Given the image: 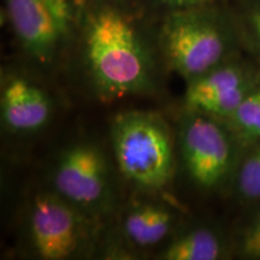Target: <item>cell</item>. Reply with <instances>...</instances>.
<instances>
[{
    "instance_id": "obj_1",
    "label": "cell",
    "mask_w": 260,
    "mask_h": 260,
    "mask_svg": "<svg viewBox=\"0 0 260 260\" xmlns=\"http://www.w3.org/2000/svg\"><path fill=\"white\" fill-rule=\"evenodd\" d=\"M73 16V38L98 95L112 100L153 90L160 59L153 28L124 0L87 5Z\"/></svg>"
},
{
    "instance_id": "obj_2",
    "label": "cell",
    "mask_w": 260,
    "mask_h": 260,
    "mask_svg": "<svg viewBox=\"0 0 260 260\" xmlns=\"http://www.w3.org/2000/svg\"><path fill=\"white\" fill-rule=\"evenodd\" d=\"M153 34L160 59L187 82L245 52L226 2L164 11Z\"/></svg>"
},
{
    "instance_id": "obj_3",
    "label": "cell",
    "mask_w": 260,
    "mask_h": 260,
    "mask_svg": "<svg viewBox=\"0 0 260 260\" xmlns=\"http://www.w3.org/2000/svg\"><path fill=\"white\" fill-rule=\"evenodd\" d=\"M111 141L117 169L130 184L147 193L168 186L174 171V142L160 116L140 111L117 116Z\"/></svg>"
},
{
    "instance_id": "obj_4",
    "label": "cell",
    "mask_w": 260,
    "mask_h": 260,
    "mask_svg": "<svg viewBox=\"0 0 260 260\" xmlns=\"http://www.w3.org/2000/svg\"><path fill=\"white\" fill-rule=\"evenodd\" d=\"M182 162L191 182L205 191L233 183L243 149L225 123L186 111L180 130Z\"/></svg>"
},
{
    "instance_id": "obj_5",
    "label": "cell",
    "mask_w": 260,
    "mask_h": 260,
    "mask_svg": "<svg viewBox=\"0 0 260 260\" xmlns=\"http://www.w3.org/2000/svg\"><path fill=\"white\" fill-rule=\"evenodd\" d=\"M94 222L54 191H41L32 197L27 211L28 247L42 260L76 258L92 245Z\"/></svg>"
},
{
    "instance_id": "obj_6",
    "label": "cell",
    "mask_w": 260,
    "mask_h": 260,
    "mask_svg": "<svg viewBox=\"0 0 260 260\" xmlns=\"http://www.w3.org/2000/svg\"><path fill=\"white\" fill-rule=\"evenodd\" d=\"M110 164L92 141L73 142L58 154L51 170V190L90 218L109 212L115 203Z\"/></svg>"
},
{
    "instance_id": "obj_7",
    "label": "cell",
    "mask_w": 260,
    "mask_h": 260,
    "mask_svg": "<svg viewBox=\"0 0 260 260\" xmlns=\"http://www.w3.org/2000/svg\"><path fill=\"white\" fill-rule=\"evenodd\" d=\"M6 16L19 47L40 67L56 63L73 40L74 17L52 0H4Z\"/></svg>"
},
{
    "instance_id": "obj_8",
    "label": "cell",
    "mask_w": 260,
    "mask_h": 260,
    "mask_svg": "<svg viewBox=\"0 0 260 260\" xmlns=\"http://www.w3.org/2000/svg\"><path fill=\"white\" fill-rule=\"evenodd\" d=\"M260 82V63L242 53L188 82L186 111L226 121Z\"/></svg>"
},
{
    "instance_id": "obj_9",
    "label": "cell",
    "mask_w": 260,
    "mask_h": 260,
    "mask_svg": "<svg viewBox=\"0 0 260 260\" xmlns=\"http://www.w3.org/2000/svg\"><path fill=\"white\" fill-rule=\"evenodd\" d=\"M52 115L53 105L48 93L29 77L9 74L2 80L0 118L6 132L35 134L50 123Z\"/></svg>"
},
{
    "instance_id": "obj_10",
    "label": "cell",
    "mask_w": 260,
    "mask_h": 260,
    "mask_svg": "<svg viewBox=\"0 0 260 260\" xmlns=\"http://www.w3.org/2000/svg\"><path fill=\"white\" fill-rule=\"evenodd\" d=\"M176 223V216L168 206L144 203L133 206L123 218V235L139 248H149L164 241Z\"/></svg>"
},
{
    "instance_id": "obj_11",
    "label": "cell",
    "mask_w": 260,
    "mask_h": 260,
    "mask_svg": "<svg viewBox=\"0 0 260 260\" xmlns=\"http://www.w3.org/2000/svg\"><path fill=\"white\" fill-rule=\"evenodd\" d=\"M226 242L216 229L194 226L175 237L158 254L161 260H219L225 258Z\"/></svg>"
},
{
    "instance_id": "obj_12",
    "label": "cell",
    "mask_w": 260,
    "mask_h": 260,
    "mask_svg": "<svg viewBox=\"0 0 260 260\" xmlns=\"http://www.w3.org/2000/svg\"><path fill=\"white\" fill-rule=\"evenodd\" d=\"M243 152L260 144V82L226 121Z\"/></svg>"
},
{
    "instance_id": "obj_13",
    "label": "cell",
    "mask_w": 260,
    "mask_h": 260,
    "mask_svg": "<svg viewBox=\"0 0 260 260\" xmlns=\"http://www.w3.org/2000/svg\"><path fill=\"white\" fill-rule=\"evenodd\" d=\"M245 52L260 63V0H226Z\"/></svg>"
},
{
    "instance_id": "obj_14",
    "label": "cell",
    "mask_w": 260,
    "mask_h": 260,
    "mask_svg": "<svg viewBox=\"0 0 260 260\" xmlns=\"http://www.w3.org/2000/svg\"><path fill=\"white\" fill-rule=\"evenodd\" d=\"M233 186L242 200L260 205V144L243 152Z\"/></svg>"
},
{
    "instance_id": "obj_15",
    "label": "cell",
    "mask_w": 260,
    "mask_h": 260,
    "mask_svg": "<svg viewBox=\"0 0 260 260\" xmlns=\"http://www.w3.org/2000/svg\"><path fill=\"white\" fill-rule=\"evenodd\" d=\"M256 206L233 239L232 249L240 259L260 260V205Z\"/></svg>"
},
{
    "instance_id": "obj_16",
    "label": "cell",
    "mask_w": 260,
    "mask_h": 260,
    "mask_svg": "<svg viewBox=\"0 0 260 260\" xmlns=\"http://www.w3.org/2000/svg\"><path fill=\"white\" fill-rule=\"evenodd\" d=\"M151 2L154 5L161 8L164 11H172V10H184L219 5L224 4L226 0H151Z\"/></svg>"
},
{
    "instance_id": "obj_17",
    "label": "cell",
    "mask_w": 260,
    "mask_h": 260,
    "mask_svg": "<svg viewBox=\"0 0 260 260\" xmlns=\"http://www.w3.org/2000/svg\"><path fill=\"white\" fill-rule=\"evenodd\" d=\"M100 2H109V0H69V4H70L71 12H74L76 11V10L84 8V6L95 4V3H100Z\"/></svg>"
},
{
    "instance_id": "obj_18",
    "label": "cell",
    "mask_w": 260,
    "mask_h": 260,
    "mask_svg": "<svg viewBox=\"0 0 260 260\" xmlns=\"http://www.w3.org/2000/svg\"><path fill=\"white\" fill-rule=\"evenodd\" d=\"M54 3V5L57 6V9L63 14L64 16H68V17H74L73 12H71L69 0H52Z\"/></svg>"
}]
</instances>
